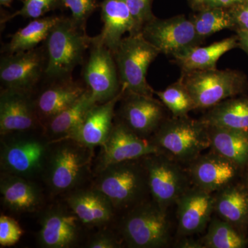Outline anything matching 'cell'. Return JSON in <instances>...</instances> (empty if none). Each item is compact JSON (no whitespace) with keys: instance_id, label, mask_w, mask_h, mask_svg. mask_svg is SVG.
Wrapping results in <instances>:
<instances>
[{"instance_id":"cell-1","label":"cell","mask_w":248,"mask_h":248,"mask_svg":"<svg viewBox=\"0 0 248 248\" xmlns=\"http://www.w3.org/2000/svg\"><path fill=\"white\" fill-rule=\"evenodd\" d=\"M94 150L73 139L51 142L42 178L50 197L64 196L87 184L93 176Z\"/></svg>"},{"instance_id":"cell-10","label":"cell","mask_w":248,"mask_h":248,"mask_svg":"<svg viewBox=\"0 0 248 248\" xmlns=\"http://www.w3.org/2000/svg\"><path fill=\"white\" fill-rule=\"evenodd\" d=\"M82 76L94 104L108 102L122 92L113 53L98 35L93 37Z\"/></svg>"},{"instance_id":"cell-41","label":"cell","mask_w":248,"mask_h":248,"mask_svg":"<svg viewBox=\"0 0 248 248\" xmlns=\"http://www.w3.org/2000/svg\"><path fill=\"white\" fill-rule=\"evenodd\" d=\"M236 32L239 42V46L248 54V31L236 30Z\"/></svg>"},{"instance_id":"cell-25","label":"cell","mask_w":248,"mask_h":248,"mask_svg":"<svg viewBox=\"0 0 248 248\" xmlns=\"http://www.w3.org/2000/svg\"><path fill=\"white\" fill-rule=\"evenodd\" d=\"M91 93L87 89L79 100L47 122L44 133L51 142L73 139L82 123L85 116L94 105Z\"/></svg>"},{"instance_id":"cell-3","label":"cell","mask_w":248,"mask_h":248,"mask_svg":"<svg viewBox=\"0 0 248 248\" xmlns=\"http://www.w3.org/2000/svg\"><path fill=\"white\" fill-rule=\"evenodd\" d=\"M92 39L71 16H61L43 42L47 58L45 78H72L76 67L84 63Z\"/></svg>"},{"instance_id":"cell-18","label":"cell","mask_w":248,"mask_h":248,"mask_svg":"<svg viewBox=\"0 0 248 248\" xmlns=\"http://www.w3.org/2000/svg\"><path fill=\"white\" fill-rule=\"evenodd\" d=\"M186 169L192 185L213 194L234 184L241 170L229 159L212 151L202 153Z\"/></svg>"},{"instance_id":"cell-27","label":"cell","mask_w":248,"mask_h":248,"mask_svg":"<svg viewBox=\"0 0 248 248\" xmlns=\"http://www.w3.org/2000/svg\"><path fill=\"white\" fill-rule=\"evenodd\" d=\"M239 46L237 36L228 37L208 46H200L191 48L180 56L174 58L182 72L203 71L217 68L221 56Z\"/></svg>"},{"instance_id":"cell-15","label":"cell","mask_w":248,"mask_h":248,"mask_svg":"<svg viewBox=\"0 0 248 248\" xmlns=\"http://www.w3.org/2000/svg\"><path fill=\"white\" fill-rule=\"evenodd\" d=\"M162 153L150 139L139 136L122 122L115 120L108 138L101 147L93 173L109 165L141 159L146 155Z\"/></svg>"},{"instance_id":"cell-35","label":"cell","mask_w":248,"mask_h":248,"mask_svg":"<svg viewBox=\"0 0 248 248\" xmlns=\"http://www.w3.org/2000/svg\"><path fill=\"white\" fill-rule=\"evenodd\" d=\"M24 231L14 218L6 215L0 216V246L11 247L20 240Z\"/></svg>"},{"instance_id":"cell-20","label":"cell","mask_w":248,"mask_h":248,"mask_svg":"<svg viewBox=\"0 0 248 248\" xmlns=\"http://www.w3.org/2000/svg\"><path fill=\"white\" fill-rule=\"evenodd\" d=\"M43 128L37 115L32 93L0 91V136L15 132Z\"/></svg>"},{"instance_id":"cell-7","label":"cell","mask_w":248,"mask_h":248,"mask_svg":"<svg viewBox=\"0 0 248 248\" xmlns=\"http://www.w3.org/2000/svg\"><path fill=\"white\" fill-rule=\"evenodd\" d=\"M122 89L125 92L153 97L155 90L147 81L150 65L160 52L141 32L124 37L113 52Z\"/></svg>"},{"instance_id":"cell-9","label":"cell","mask_w":248,"mask_h":248,"mask_svg":"<svg viewBox=\"0 0 248 248\" xmlns=\"http://www.w3.org/2000/svg\"><path fill=\"white\" fill-rule=\"evenodd\" d=\"M141 159L148 174L152 200L168 211L192 185L186 168L163 152Z\"/></svg>"},{"instance_id":"cell-28","label":"cell","mask_w":248,"mask_h":248,"mask_svg":"<svg viewBox=\"0 0 248 248\" xmlns=\"http://www.w3.org/2000/svg\"><path fill=\"white\" fill-rule=\"evenodd\" d=\"M201 120L208 126L248 130V97L223 100L209 108Z\"/></svg>"},{"instance_id":"cell-22","label":"cell","mask_w":248,"mask_h":248,"mask_svg":"<svg viewBox=\"0 0 248 248\" xmlns=\"http://www.w3.org/2000/svg\"><path fill=\"white\" fill-rule=\"evenodd\" d=\"M122 92L108 102L94 104L88 111L73 140L95 148L106 143L115 122L116 106L123 95Z\"/></svg>"},{"instance_id":"cell-29","label":"cell","mask_w":248,"mask_h":248,"mask_svg":"<svg viewBox=\"0 0 248 248\" xmlns=\"http://www.w3.org/2000/svg\"><path fill=\"white\" fill-rule=\"evenodd\" d=\"M61 16H47L32 19L26 27L11 35L8 43L2 46L1 53L14 54L37 48L45 42L53 26Z\"/></svg>"},{"instance_id":"cell-42","label":"cell","mask_w":248,"mask_h":248,"mask_svg":"<svg viewBox=\"0 0 248 248\" xmlns=\"http://www.w3.org/2000/svg\"><path fill=\"white\" fill-rule=\"evenodd\" d=\"M13 1L14 0H0V4L5 7H11Z\"/></svg>"},{"instance_id":"cell-31","label":"cell","mask_w":248,"mask_h":248,"mask_svg":"<svg viewBox=\"0 0 248 248\" xmlns=\"http://www.w3.org/2000/svg\"><path fill=\"white\" fill-rule=\"evenodd\" d=\"M199 35L205 40L209 36L226 29H234L235 24L229 9L210 8L200 10L190 18Z\"/></svg>"},{"instance_id":"cell-6","label":"cell","mask_w":248,"mask_h":248,"mask_svg":"<svg viewBox=\"0 0 248 248\" xmlns=\"http://www.w3.org/2000/svg\"><path fill=\"white\" fill-rule=\"evenodd\" d=\"M150 140L182 164H188L210 147L208 125L189 116L166 118Z\"/></svg>"},{"instance_id":"cell-38","label":"cell","mask_w":248,"mask_h":248,"mask_svg":"<svg viewBox=\"0 0 248 248\" xmlns=\"http://www.w3.org/2000/svg\"><path fill=\"white\" fill-rule=\"evenodd\" d=\"M235 24V31H248V0L230 8Z\"/></svg>"},{"instance_id":"cell-34","label":"cell","mask_w":248,"mask_h":248,"mask_svg":"<svg viewBox=\"0 0 248 248\" xmlns=\"http://www.w3.org/2000/svg\"><path fill=\"white\" fill-rule=\"evenodd\" d=\"M62 8L69 9L71 18L80 27L86 29L88 19L98 7L99 0H60Z\"/></svg>"},{"instance_id":"cell-2","label":"cell","mask_w":248,"mask_h":248,"mask_svg":"<svg viewBox=\"0 0 248 248\" xmlns=\"http://www.w3.org/2000/svg\"><path fill=\"white\" fill-rule=\"evenodd\" d=\"M91 184L107 196L117 213H124L151 196L141 159L109 165L93 173Z\"/></svg>"},{"instance_id":"cell-44","label":"cell","mask_w":248,"mask_h":248,"mask_svg":"<svg viewBox=\"0 0 248 248\" xmlns=\"http://www.w3.org/2000/svg\"><path fill=\"white\" fill-rule=\"evenodd\" d=\"M245 185H246V187L248 188V172L247 174H246V179H245Z\"/></svg>"},{"instance_id":"cell-13","label":"cell","mask_w":248,"mask_h":248,"mask_svg":"<svg viewBox=\"0 0 248 248\" xmlns=\"http://www.w3.org/2000/svg\"><path fill=\"white\" fill-rule=\"evenodd\" d=\"M39 225L37 242L45 248L76 247L82 238L84 227L65 203L46 205L40 211Z\"/></svg>"},{"instance_id":"cell-39","label":"cell","mask_w":248,"mask_h":248,"mask_svg":"<svg viewBox=\"0 0 248 248\" xmlns=\"http://www.w3.org/2000/svg\"><path fill=\"white\" fill-rule=\"evenodd\" d=\"M196 7L200 10L210 8H229L232 6V0H195L193 1Z\"/></svg>"},{"instance_id":"cell-8","label":"cell","mask_w":248,"mask_h":248,"mask_svg":"<svg viewBox=\"0 0 248 248\" xmlns=\"http://www.w3.org/2000/svg\"><path fill=\"white\" fill-rule=\"evenodd\" d=\"M179 81L189 93L196 109H209L246 91L242 73L234 70H203L182 72Z\"/></svg>"},{"instance_id":"cell-23","label":"cell","mask_w":248,"mask_h":248,"mask_svg":"<svg viewBox=\"0 0 248 248\" xmlns=\"http://www.w3.org/2000/svg\"><path fill=\"white\" fill-rule=\"evenodd\" d=\"M100 7L103 27L98 37L113 53L125 33H135V22L126 0H103Z\"/></svg>"},{"instance_id":"cell-16","label":"cell","mask_w":248,"mask_h":248,"mask_svg":"<svg viewBox=\"0 0 248 248\" xmlns=\"http://www.w3.org/2000/svg\"><path fill=\"white\" fill-rule=\"evenodd\" d=\"M86 91V85L73 77L45 78L32 93L36 112L43 127L50 119L76 104Z\"/></svg>"},{"instance_id":"cell-24","label":"cell","mask_w":248,"mask_h":248,"mask_svg":"<svg viewBox=\"0 0 248 248\" xmlns=\"http://www.w3.org/2000/svg\"><path fill=\"white\" fill-rule=\"evenodd\" d=\"M215 213L244 233L248 227V188L232 184L215 193Z\"/></svg>"},{"instance_id":"cell-45","label":"cell","mask_w":248,"mask_h":248,"mask_svg":"<svg viewBox=\"0 0 248 248\" xmlns=\"http://www.w3.org/2000/svg\"><path fill=\"white\" fill-rule=\"evenodd\" d=\"M192 2H193V1H195V0H192Z\"/></svg>"},{"instance_id":"cell-19","label":"cell","mask_w":248,"mask_h":248,"mask_svg":"<svg viewBox=\"0 0 248 248\" xmlns=\"http://www.w3.org/2000/svg\"><path fill=\"white\" fill-rule=\"evenodd\" d=\"M215 194L192 185L177 200V235L192 236L202 232L215 213Z\"/></svg>"},{"instance_id":"cell-37","label":"cell","mask_w":248,"mask_h":248,"mask_svg":"<svg viewBox=\"0 0 248 248\" xmlns=\"http://www.w3.org/2000/svg\"><path fill=\"white\" fill-rule=\"evenodd\" d=\"M122 241L118 233L116 234L108 227L99 228V231L88 239L85 248H120Z\"/></svg>"},{"instance_id":"cell-5","label":"cell","mask_w":248,"mask_h":248,"mask_svg":"<svg viewBox=\"0 0 248 248\" xmlns=\"http://www.w3.org/2000/svg\"><path fill=\"white\" fill-rule=\"evenodd\" d=\"M117 233L128 248L169 247L171 234L168 211L148 199L122 213Z\"/></svg>"},{"instance_id":"cell-4","label":"cell","mask_w":248,"mask_h":248,"mask_svg":"<svg viewBox=\"0 0 248 248\" xmlns=\"http://www.w3.org/2000/svg\"><path fill=\"white\" fill-rule=\"evenodd\" d=\"M0 137L1 172L42 180L51 147L44 129L15 132Z\"/></svg>"},{"instance_id":"cell-12","label":"cell","mask_w":248,"mask_h":248,"mask_svg":"<svg viewBox=\"0 0 248 248\" xmlns=\"http://www.w3.org/2000/svg\"><path fill=\"white\" fill-rule=\"evenodd\" d=\"M46 63L43 45L27 51L3 54L0 60L1 89L33 93L45 79Z\"/></svg>"},{"instance_id":"cell-43","label":"cell","mask_w":248,"mask_h":248,"mask_svg":"<svg viewBox=\"0 0 248 248\" xmlns=\"http://www.w3.org/2000/svg\"><path fill=\"white\" fill-rule=\"evenodd\" d=\"M232 6H234V5L242 4L248 0H232Z\"/></svg>"},{"instance_id":"cell-26","label":"cell","mask_w":248,"mask_h":248,"mask_svg":"<svg viewBox=\"0 0 248 248\" xmlns=\"http://www.w3.org/2000/svg\"><path fill=\"white\" fill-rule=\"evenodd\" d=\"M210 151L224 156L240 169L248 166V130L208 126Z\"/></svg>"},{"instance_id":"cell-30","label":"cell","mask_w":248,"mask_h":248,"mask_svg":"<svg viewBox=\"0 0 248 248\" xmlns=\"http://www.w3.org/2000/svg\"><path fill=\"white\" fill-rule=\"evenodd\" d=\"M201 241L204 248H244L248 244L245 233L219 217L212 218Z\"/></svg>"},{"instance_id":"cell-17","label":"cell","mask_w":248,"mask_h":248,"mask_svg":"<svg viewBox=\"0 0 248 248\" xmlns=\"http://www.w3.org/2000/svg\"><path fill=\"white\" fill-rule=\"evenodd\" d=\"M63 197L65 204L85 228H105L115 221L117 213L110 201L92 184H86Z\"/></svg>"},{"instance_id":"cell-21","label":"cell","mask_w":248,"mask_h":248,"mask_svg":"<svg viewBox=\"0 0 248 248\" xmlns=\"http://www.w3.org/2000/svg\"><path fill=\"white\" fill-rule=\"evenodd\" d=\"M45 191L37 181L1 172V203L11 213H40L46 206Z\"/></svg>"},{"instance_id":"cell-14","label":"cell","mask_w":248,"mask_h":248,"mask_svg":"<svg viewBox=\"0 0 248 248\" xmlns=\"http://www.w3.org/2000/svg\"><path fill=\"white\" fill-rule=\"evenodd\" d=\"M119 103L115 120L141 138L151 139L166 119L165 106L154 97L124 91Z\"/></svg>"},{"instance_id":"cell-32","label":"cell","mask_w":248,"mask_h":248,"mask_svg":"<svg viewBox=\"0 0 248 248\" xmlns=\"http://www.w3.org/2000/svg\"><path fill=\"white\" fill-rule=\"evenodd\" d=\"M155 94L170 111L172 117H186L191 111L196 110L192 97L179 80L164 91H155Z\"/></svg>"},{"instance_id":"cell-33","label":"cell","mask_w":248,"mask_h":248,"mask_svg":"<svg viewBox=\"0 0 248 248\" xmlns=\"http://www.w3.org/2000/svg\"><path fill=\"white\" fill-rule=\"evenodd\" d=\"M62 8L60 0H23L22 9L1 19V24L17 16L35 19L45 17L47 13Z\"/></svg>"},{"instance_id":"cell-36","label":"cell","mask_w":248,"mask_h":248,"mask_svg":"<svg viewBox=\"0 0 248 248\" xmlns=\"http://www.w3.org/2000/svg\"><path fill=\"white\" fill-rule=\"evenodd\" d=\"M135 22V33L141 32L143 26L155 19L152 11L153 0H126Z\"/></svg>"},{"instance_id":"cell-11","label":"cell","mask_w":248,"mask_h":248,"mask_svg":"<svg viewBox=\"0 0 248 248\" xmlns=\"http://www.w3.org/2000/svg\"><path fill=\"white\" fill-rule=\"evenodd\" d=\"M141 32L160 53L173 58L200 46L204 40L196 32L192 20L184 16L164 19L155 17L143 26Z\"/></svg>"},{"instance_id":"cell-40","label":"cell","mask_w":248,"mask_h":248,"mask_svg":"<svg viewBox=\"0 0 248 248\" xmlns=\"http://www.w3.org/2000/svg\"><path fill=\"white\" fill-rule=\"evenodd\" d=\"M191 236L179 237L174 247L178 248H204L202 241L195 240L190 237Z\"/></svg>"}]
</instances>
